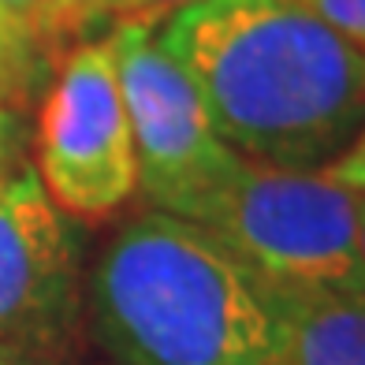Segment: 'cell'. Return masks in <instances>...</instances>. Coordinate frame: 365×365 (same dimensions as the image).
I'll use <instances>...</instances> for the list:
<instances>
[{
    "label": "cell",
    "instance_id": "obj_1",
    "mask_svg": "<svg viewBox=\"0 0 365 365\" xmlns=\"http://www.w3.org/2000/svg\"><path fill=\"white\" fill-rule=\"evenodd\" d=\"M157 45L239 157L321 172L365 127V53L294 0H194Z\"/></svg>",
    "mask_w": 365,
    "mask_h": 365
},
{
    "label": "cell",
    "instance_id": "obj_2",
    "mask_svg": "<svg viewBox=\"0 0 365 365\" xmlns=\"http://www.w3.org/2000/svg\"><path fill=\"white\" fill-rule=\"evenodd\" d=\"M86 317L115 365H291L257 276L209 231L157 209L108 239Z\"/></svg>",
    "mask_w": 365,
    "mask_h": 365
},
{
    "label": "cell",
    "instance_id": "obj_3",
    "mask_svg": "<svg viewBox=\"0 0 365 365\" xmlns=\"http://www.w3.org/2000/svg\"><path fill=\"white\" fill-rule=\"evenodd\" d=\"M361 194L324 172L276 168L227 153L190 224L209 231L257 279L306 291H365Z\"/></svg>",
    "mask_w": 365,
    "mask_h": 365
},
{
    "label": "cell",
    "instance_id": "obj_4",
    "mask_svg": "<svg viewBox=\"0 0 365 365\" xmlns=\"http://www.w3.org/2000/svg\"><path fill=\"white\" fill-rule=\"evenodd\" d=\"M38 179L60 212L101 224L138 194V157L112 38L63 60L38 115Z\"/></svg>",
    "mask_w": 365,
    "mask_h": 365
},
{
    "label": "cell",
    "instance_id": "obj_5",
    "mask_svg": "<svg viewBox=\"0 0 365 365\" xmlns=\"http://www.w3.org/2000/svg\"><path fill=\"white\" fill-rule=\"evenodd\" d=\"M108 38L138 157V194L149 209L190 220L231 149L217 138L190 78L157 45L153 23H120Z\"/></svg>",
    "mask_w": 365,
    "mask_h": 365
},
{
    "label": "cell",
    "instance_id": "obj_6",
    "mask_svg": "<svg viewBox=\"0 0 365 365\" xmlns=\"http://www.w3.org/2000/svg\"><path fill=\"white\" fill-rule=\"evenodd\" d=\"M78 235L34 168L0 179V343L56 354L82 309Z\"/></svg>",
    "mask_w": 365,
    "mask_h": 365
},
{
    "label": "cell",
    "instance_id": "obj_7",
    "mask_svg": "<svg viewBox=\"0 0 365 365\" xmlns=\"http://www.w3.org/2000/svg\"><path fill=\"white\" fill-rule=\"evenodd\" d=\"M257 284L284 331L291 365H365V291Z\"/></svg>",
    "mask_w": 365,
    "mask_h": 365
},
{
    "label": "cell",
    "instance_id": "obj_8",
    "mask_svg": "<svg viewBox=\"0 0 365 365\" xmlns=\"http://www.w3.org/2000/svg\"><path fill=\"white\" fill-rule=\"evenodd\" d=\"M182 4H194V0H90L78 19V30H86L101 19H112L115 26L120 23H153L157 26L164 15L179 11Z\"/></svg>",
    "mask_w": 365,
    "mask_h": 365
},
{
    "label": "cell",
    "instance_id": "obj_9",
    "mask_svg": "<svg viewBox=\"0 0 365 365\" xmlns=\"http://www.w3.org/2000/svg\"><path fill=\"white\" fill-rule=\"evenodd\" d=\"M294 4L365 53V0H294Z\"/></svg>",
    "mask_w": 365,
    "mask_h": 365
},
{
    "label": "cell",
    "instance_id": "obj_10",
    "mask_svg": "<svg viewBox=\"0 0 365 365\" xmlns=\"http://www.w3.org/2000/svg\"><path fill=\"white\" fill-rule=\"evenodd\" d=\"M331 182H339V187L354 190V194H365V127L354 135V142L343 149V153L328 164V168H321Z\"/></svg>",
    "mask_w": 365,
    "mask_h": 365
},
{
    "label": "cell",
    "instance_id": "obj_11",
    "mask_svg": "<svg viewBox=\"0 0 365 365\" xmlns=\"http://www.w3.org/2000/svg\"><path fill=\"white\" fill-rule=\"evenodd\" d=\"M90 0H45V11H41V26L38 34H68V30H78V19L86 11Z\"/></svg>",
    "mask_w": 365,
    "mask_h": 365
},
{
    "label": "cell",
    "instance_id": "obj_12",
    "mask_svg": "<svg viewBox=\"0 0 365 365\" xmlns=\"http://www.w3.org/2000/svg\"><path fill=\"white\" fill-rule=\"evenodd\" d=\"M0 11H4L8 19L23 30V34H38L45 0H0Z\"/></svg>",
    "mask_w": 365,
    "mask_h": 365
},
{
    "label": "cell",
    "instance_id": "obj_13",
    "mask_svg": "<svg viewBox=\"0 0 365 365\" xmlns=\"http://www.w3.org/2000/svg\"><path fill=\"white\" fill-rule=\"evenodd\" d=\"M19 120H15V112L0 108V179H4V168L15 160V149H19Z\"/></svg>",
    "mask_w": 365,
    "mask_h": 365
},
{
    "label": "cell",
    "instance_id": "obj_14",
    "mask_svg": "<svg viewBox=\"0 0 365 365\" xmlns=\"http://www.w3.org/2000/svg\"><path fill=\"white\" fill-rule=\"evenodd\" d=\"M0 365H60L56 354L45 351H30V346L19 343H0Z\"/></svg>",
    "mask_w": 365,
    "mask_h": 365
},
{
    "label": "cell",
    "instance_id": "obj_15",
    "mask_svg": "<svg viewBox=\"0 0 365 365\" xmlns=\"http://www.w3.org/2000/svg\"><path fill=\"white\" fill-rule=\"evenodd\" d=\"M15 41H19V34H8V30H0V93H8V86H11V56H15Z\"/></svg>",
    "mask_w": 365,
    "mask_h": 365
},
{
    "label": "cell",
    "instance_id": "obj_16",
    "mask_svg": "<svg viewBox=\"0 0 365 365\" xmlns=\"http://www.w3.org/2000/svg\"><path fill=\"white\" fill-rule=\"evenodd\" d=\"M358 242H361V257H365V194H361V205H358Z\"/></svg>",
    "mask_w": 365,
    "mask_h": 365
},
{
    "label": "cell",
    "instance_id": "obj_17",
    "mask_svg": "<svg viewBox=\"0 0 365 365\" xmlns=\"http://www.w3.org/2000/svg\"><path fill=\"white\" fill-rule=\"evenodd\" d=\"M0 30H8V34H19V38H26V34H23V30H19V26H15V23L8 19V15H4V11H0Z\"/></svg>",
    "mask_w": 365,
    "mask_h": 365
}]
</instances>
